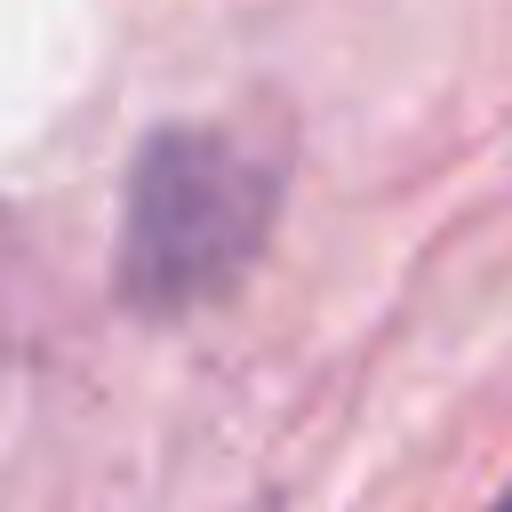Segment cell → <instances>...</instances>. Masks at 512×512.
Returning a JSON list of instances; mask_svg holds the SVG:
<instances>
[{
	"label": "cell",
	"mask_w": 512,
	"mask_h": 512,
	"mask_svg": "<svg viewBox=\"0 0 512 512\" xmlns=\"http://www.w3.org/2000/svg\"><path fill=\"white\" fill-rule=\"evenodd\" d=\"M280 224V168L208 120H160L120 176L112 288L144 320L232 296Z\"/></svg>",
	"instance_id": "cell-1"
},
{
	"label": "cell",
	"mask_w": 512,
	"mask_h": 512,
	"mask_svg": "<svg viewBox=\"0 0 512 512\" xmlns=\"http://www.w3.org/2000/svg\"><path fill=\"white\" fill-rule=\"evenodd\" d=\"M16 304H24V240H16V216L0 208V376L16 360Z\"/></svg>",
	"instance_id": "cell-2"
},
{
	"label": "cell",
	"mask_w": 512,
	"mask_h": 512,
	"mask_svg": "<svg viewBox=\"0 0 512 512\" xmlns=\"http://www.w3.org/2000/svg\"><path fill=\"white\" fill-rule=\"evenodd\" d=\"M488 512H512V488H504V496H496V504H488Z\"/></svg>",
	"instance_id": "cell-3"
}]
</instances>
